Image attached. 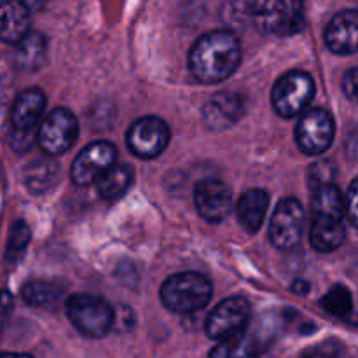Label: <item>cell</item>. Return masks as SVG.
<instances>
[{"label": "cell", "mask_w": 358, "mask_h": 358, "mask_svg": "<svg viewBox=\"0 0 358 358\" xmlns=\"http://www.w3.org/2000/svg\"><path fill=\"white\" fill-rule=\"evenodd\" d=\"M292 290L296 294H306L308 290H310V285H308L306 282H303V280H297V282L292 285Z\"/></svg>", "instance_id": "31"}, {"label": "cell", "mask_w": 358, "mask_h": 358, "mask_svg": "<svg viewBox=\"0 0 358 358\" xmlns=\"http://www.w3.org/2000/svg\"><path fill=\"white\" fill-rule=\"evenodd\" d=\"M114 163L115 147L108 142H93L76 157L70 168V178L80 187L91 185L107 175L114 168Z\"/></svg>", "instance_id": "11"}, {"label": "cell", "mask_w": 358, "mask_h": 358, "mask_svg": "<svg viewBox=\"0 0 358 358\" xmlns=\"http://www.w3.org/2000/svg\"><path fill=\"white\" fill-rule=\"evenodd\" d=\"M79 135V122L66 108H56L42 121L38 128V145L49 156L65 154L76 143Z\"/></svg>", "instance_id": "9"}, {"label": "cell", "mask_w": 358, "mask_h": 358, "mask_svg": "<svg viewBox=\"0 0 358 358\" xmlns=\"http://www.w3.org/2000/svg\"><path fill=\"white\" fill-rule=\"evenodd\" d=\"M194 203L198 213L206 222L219 224L233 210V192L217 178L199 180L194 187Z\"/></svg>", "instance_id": "14"}, {"label": "cell", "mask_w": 358, "mask_h": 358, "mask_svg": "<svg viewBox=\"0 0 358 358\" xmlns=\"http://www.w3.org/2000/svg\"><path fill=\"white\" fill-rule=\"evenodd\" d=\"M324 38L334 55L358 52V10L346 9L336 14L325 28Z\"/></svg>", "instance_id": "15"}, {"label": "cell", "mask_w": 358, "mask_h": 358, "mask_svg": "<svg viewBox=\"0 0 358 358\" xmlns=\"http://www.w3.org/2000/svg\"><path fill=\"white\" fill-rule=\"evenodd\" d=\"M133 180H135L133 168L129 164H117L96 182V191L105 201H115L129 191Z\"/></svg>", "instance_id": "23"}, {"label": "cell", "mask_w": 358, "mask_h": 358, "mask_svg": "<svg viewBox=\"0 0 358 358\" xmlns=\"http://www.w3.org/2000/svg\"><path fill=\"white\" fill-rule=\"evenodd\" d=\"M248 16L262 34H294L303 27V16L290 10L285 0H250Z\"/></svg>", "instance_id": "7"}, {"label": "cell", "mask_w": 358, "mask_h": 358, "mask_svg": "<svg viewBox=\"0 0 358 358\" xmlns=\"http://www.w3.org/2000/svg\"><path fill=\"white\" fill-rule=\"evenodd\" d=\"M20 2L31 13V10H41L48 3V0H20Z\"/></svg>", "instance_id": "30"}, {"label": "cell", "mask_w": 358, "mask_h": 358, "mask_svg": "<svg viewBox=\"0 0 358 358\" xmlns=\"http://www.w3.org/2000/svg\"><path fill=\"white\" fill-rule=\"evenodd\" d=\"M21 297L31 308H49L56 306L62 297V289L56 282L49 280H31L21 290Z\"/></svg>", "instance_id": "24"}, {"label": "cell", "mask_w": 358, "mask_h": 358, "mask_svg": "<svg viewBox=\"0 0 358 358\" xmlns=\"http://www.w3.org/2000/svg\"><path fill=\"white\" fill-rule=\"evenodd\" d=\"M212 299V283L199 273L173 275L161 287V301L170 311L192 315L203 310Z\"/></svg>", "instance_id": "3"}, {"label": "cell", "mask_w": 358, "mask_h": 358, "mask_svg": "<svg viewBox=\"0 0 358 358\" xmlns=\"http://www.w3.org/2000/svg\"><path fill=\"white\" fill-rule=\"evenodd\" d=\"M343 91L348 100L358 103V66L346 72L345 79H343Z\"/></svg>", "instance_id": "29"}, {"label": "cell", "mask_w": 358, "mask_h": 358, "mask_svg": "<svg viewBox=\"0 0 358 358\" xmlns=\"http://www.w3.org/2000/svg\"><path fill=\"white\" fill-rule=\"evenodd\" d=\"M245 114V101L240 94L222 91L203 107V119L212 129H224L236 124Z\"/></svg>", "instance_id": "16"}, {"label": "cell", "mask_w": 358, "mask_h": 358, "mask_svg": "<svg viewBox=\"0 0 358 358\" xmlns=\"http://www.w3.org/2000/svg\"><path fill=\"white\" fill-rule=\"evenodd\" d=\"M45 108V96L38 87L21 91L10 108V142L13 149L23 150L31 145V133L42 117Z\"/></svg>", "instance_id": "6"}, {"label": "cell", "mask_w": 358, "mask_h": 358, "mask_svg": "<svg viewBox=\"0 0 358 358\" xmlns=\"http://www.w3.org/2000/svg\"><path fill=\"white\" fill-rule=\"evenodd\" d=\"M241 62L240 41L233 31L215 30L196 41L189 52V70L203 84L222 83Z\"/></svg>", "instance_id": "1"}, {"label": "cell", "mask_w": 358, "mask_h": 358, "mask_svg": "<svg viewBox=\"0 0 358 358\" xmlns=\"http://www.w3.org/2000/svg\"><path fill=\"white\" fill-rule=\"evenodd\" d=\"M336 170L329 161H320V163H315L313 166L308 171V184L313 191H318L320 187L332 184V178H334Z\"/></svg>", "instance_id": "27"}, {"label": "cell", "mask_w": 358, "mask_h": 358, "mask_svg": "<svg viewBox=\"0 0 358 358\" xmlns=\"http://www.w3.org/2000/svg\"><path fill=\"white\" fill-rule=\"evenodd\" d=\"M48 51V42L45 37L38 31H30L23 41L14 45L13 63L17 70L23 72H31L42 65Z\"/></svg>", "instance_id": "19"}, {"label": "cell", "mask_w": 358, "mask_h": 358, "mask_svg": "<svg viewBox=\"0 0 358 358\" xmlns=\"http://www.w3.org/2000/svg\"><path fill=\"white\" fill-rule=\"evenodd\" d=\"M282 318L261 315L231 338L219 341L210 352V358H255L268 350L280 332Z\"/></svg>", "instance_id": "2"}, {"label": "cell", "mask_w": 358, "mask_h": 358, "mask_svg": "<svg viewBox=\"0 0 358 358\" xmlns=\"http://www.w3.org/2000/svg\"><path fill=\"white\" fill-rule=\"evenodd\" d=\"M268 205L269 196L262 189H250L241 194L236 203V215L245 231L254 234L261 229L268 213Z\"/></svg>", "instance_id": "18"}, {"label": "cell", "mask_w": 358, "mask_h": 358, "mask_svg": "<svg viewBox=\"0 0 358 358\" xmlns=\"http://www.w3.org/2000/svg\"><path fill=\"white\" fill-rule=\"evenodd\" d=\"M303 205L294 198H285L278 203L269 224V240L280 250H292L303 240L304 233Z\"/></svg>", "instance_id": "8"}, {"label": "cell", "mask_w": 358, "mask_h": 358, "mask_svg": "<svg viewBox=\"0 0 358 358\" xmlns=\"http://www.w3.org/2000/svg\"><path fill=\"white\" fill-rule=\"evenodd\" d=\"M31 231L23 220H17L10 226L9 240H7V252L6 259L9 264H17L23 259L24 252H27L28 243H30Z\"/></svg>", "instance_id": "26"}, {"label": "cell", "mask_w": 358, "mask_h": 358, "mask_svg": "<svg viewBox=\"0 0 358 358\" xmlns=\"http://www.w3.org/2000/svg\"><path fill=\"white\" fill-rule=\"evenodd\" d=\"M250 324V303L243 297L222 301L206 318V334L215 341H224L238 334Z\"/></svg>", "instance_id": "13"}, {"label": "cell", "mask_w": 358, "mask_h": 358, "mask_svg": "<svg viewBox=\"0 0 358 358\" xmlns=\"http://www.w3.org/2000/svg\"><path fill=\"white\" fill-rule=\"evenodd\" d=\"M170 142V129L159 117H142L131 124L126 133V143L135 156L152 159L159 156Z\"/></svg>", "instance_id": "12"}, {"label": "cell", "mask_w": 358, "mask_h": 358, "mask_svg": "<svg viewBox=\"0 0 358 358\" xmlns=\"http://www.w3.org/2000/svg\"><path fill=\"white\" fill-rule=\"evenodd\" d=\"M346 212V199L334 184L320 187L311 198V219L343 220Z\"/></svg>", "instance_id": "22"}, {"label": "cell", "mask_w": 358, "mask_h": 358, "mask_svg": "<svg viewBox=\"0 0 358 358\" xmlns=\"http://www.w3.org/2000/svg\"><path fill=\"white\" fill-rule=\"evenodd\" d=\"M58 163H55L49 157H41V159H35L27 164V168L23 170V180L30 192L45 194L55 187V184L58 182Z\"/></svg>", "instance_id": "20"}, {"label": "cell", "mask_w": 358, "mask_h": 358, "mask_svg": "<svg viewBox=\"0 0 358 358\" xmlns=\"http://www.w3.org/2000/svg\"><path fill=\"white\" fill-rule=\"evenodd\" d=\"M334 133V119L327 110H324V108L308 110L297 122V147L308 156H318L331 147Z\"/></svg>", "instance_id": "10"}, {"label": "cell", "mask_w": 358, "mask_h": 358, "mask_svg": "<svg viewBox=\"0 0 358 358\" xmlns=\"http://www.w3.org/2000/svg\"><path fill=\"white\" fill-rule=\"evenodd\" d=\"M30 34V10L20 0H3L0 13V37L6 44L23 41Z\"/></svg>", "instance_id": "17"}, {"label": "cell", "mask_w": 358, "mask_h": 358, "mask_svg": "<svg viewBox=\"0 0 358 358\" xmlns=\"http://www.w3.org/2000/svg\"><path fill=\"white\" fill-rule=\"evenodd\" d=\"M346 229L343 220L311 219L310 241L311 247L318 252H332L343 245Z\"/></svg>", "instance_id": "21"}, {"label": "cell", "mask_w": 358, "mask_h": 358, "mask_svg": "<svg viewBox=\"0 0 358 358\" xmlns=\"http://www.w3.org/2000/svg\"><path fill=\"white\" fill-rule=\"evenodd\" d=\"M0 358H34V357L24 355V353H3Z\"/></svg>", "instance_id": "32"}, {"label": "cell", "mask_w": 358, "mask_h": 358, "mask_svg": "<svg viewBox=\"0 0 358 358\" xmlns=\"http://www.w3.org/2000/svg\"><path fill=\"white\" fill-rule=\"evenodd\" d=\"M346 213H348L350 222L358 229V178L352 182L346 194Z\"/></svg>", "instance_id": "28"}, {"label": "cell", "mask_w": 358, "mask_h": 358, "mask_svg": "<svg viewBox=\"0 0 358 358\" xmlns=\"http://www.w3.org/2000/svg\"><path fill=\"white\" fill-rule=\"evenodd\" d=\"M320 306L327 311L329 315L338 318H350L353 310L352 294L346 287L334 285L320 301Z\"/></svg>", "instance_id": "25"}, {"label": "cell", "mask_w": 358, "mask_h": 358, "mask_svg": "<svg viewBox=\"0 0 358 358\" xmlns=\"http://www.w3.org/2000/svg\"><path fill=\"white\" fill-rule=\"evenodd\" d=\"M315 94V83L310 73L292 70L276 80L271 93L275 112L282 117L290 119L301 114L310 105Z\"/></svg>", "instance_id": "5"}, {"label": "cell", "mask_w": 358, "mask_h": 358, "mask_svg": "<svg viewBox=\"0 0 358 358\" xmlns=\"http://www.w3.org/2000/svg\"><path fill=\"white\" fill-rule=\"evenodd\" d=\"M66 317L86 338H103L114 325V310L101 297L76 294L66 301Z\"/></svg>", "instance_id": "4"}, {"label": "cell", "mask_w": 358, "mask_h": 358, "mask_svg": "<svg viewBox=\"0 0 358 358\" xmlns=\"http://www.w3.org/2000/svg\"><path fill=\"white\" fill-rule=\"evenodd\" d=\"M306 358H331V357L322 355V353H317V355H310V357H306Z\"/></svg>", "instance_id": "33"}]
</instances>
